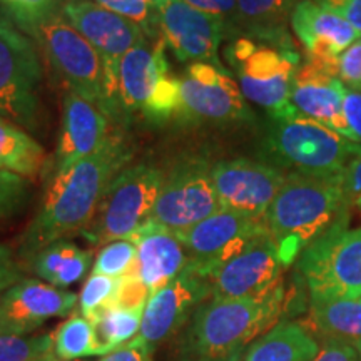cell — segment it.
<instances>
[{"label":"cell","instance_id":"1","mask_svg":"<svg viewBox=\"0 0 361 361\" xmlns=\"http://www.w3.org/2000/svg\"><path fill=\"white\" fill-rule=\"evenodd\" d=\"M133 154L126 135L114 129L97 152L52 176L37 214L22 236V258L29 259L42 247L82 233L96 216L107 188L128 168Z\"/></svg>","mask_w":361,"mask_h":361},{"label":"cell","instance_id":"2","mask_svg":"<svg viewBox=\"0 0 361 361\" xmlns=\"http://www.w3.org/2000/svg\"><path fill=\"white\" fill-rule=\"evenodd\" d=\"M350 202L343 174L313 176L290 171L264 216L284 268L298 261L316 239L348 221Z\"/></svg>","mask_w":361,"mask_h":361},{"label":"cell","instance_id":"3","mask_svg":"<svg viewBox=\"0 0 361 361\" xmlns=\"http://www.w3.org/2000/svg\"><path fill=\"white\" fill-rule=\"evenodd\" d=\"M283 308V283L263 296L209 298L196 310L184 331L180 360L239 361L252 341L279 323Z\"/></svg>","mask_w":361,"mask_h":361},{"label":"cell","instance_id":"4","mask_svg":"<svg viewBox=\"0 0 361 361\" xmlns=\"http://www.w3.org/2000/svg\"><path fill=\"white\" fill-rule=\"evenodd\" d=\"M179 101V79L169 74L162 39L135 45L106 72L102 111L119 124H166L178 116Z\"/></svg>","mask_w":361,"mask_h":361},{"label":"cell","instance_id":"5","mask_svg":"<svg viewBox=\"0 0 361 361\" xmlns=\"http://www.w3.org/2000/svg\"><path fill=\"white\" fill-rule=\"evenodd\" d=\"M224 59L238 79L243 96L261 107L271 121L298 114L291 104V90L300 54L250 37H234L226 47Z\"/></svg>","mask_w":361,"mask_h":361},{"label":"cell","instance_id":"6","mask_svg":"<svg viewBox=\"0 0 361 361\" xmlns=\"http://www.w3.org/2000/svg\"><path fill=\"white\" fill-rule=\"evenodd\" d=\"M264 146L269 161L279 169L313 176L343 174L361 151V142L350 141L301 114L271 121Z\"/></svg>","mask_w":361,"mask_h":361},{"label":"cell","instance_id":"7","mask_svg":"<svg viewBox=\"0 0 361 361\" xmlns=\"http://www.w3.org/2000/svg\"><path fill=\"white\" fill-rule=\"evenodd\" d=\"M164 176V171L151 161L129 164L107 188L96 216L80 234L101 246L129 239L151 216Z\"/></svg>","mask_w":361,"mask_h":361},{"label":"cell","instance_id":"8","mask_svg":"<svg viewBox=\"0 0 361 361\" xmlns=\"http://www.w3.org/2000/svg\"><path fill=\"white\" fill-rule=\"evenodd\" d=\"M40 85L37 44L0 16V117L34 130L40 117Z\"/></svg>","mask_w":361,"mask_h":361},{"label":"cell","instance_id":"9","mask_svg":"<svg viewBox=\"0 0 361 361\" xmlns=\"http://www.w3.org/2000/svg\"><path fill=\"white\" fill-rule=\"evenodd\" d=\"M29 35L69 92L102 109L106 69L92 44L62 13L42 22Z\"/></svg>","mask_w":361,"mask_h":361},{"label":"cell","instance_id":"10","mask_svg":"<svg viewBox=\"0 0 361 361\" xmlns=\"http://www.w3.org/2000/svg\"><path fill=\"white\" fill-rule=\"evenodd\" d=\"M298 268L311 296L361 300V228L335 226L306 247Z\"/></svg>","mask_w":361,"mask_h":361},{"label":"cell","instance_id":"11","mask_svg":"<svg viewBox=\"0 0 361 361\" xmlns=\"http://www.w3.org/2000/svg\"><path fill=\"white\" fill-rule=\"evenodd\" d=\"M179 90L176 121L180 124H238L255 119L238 82L223 66L189 64L179 79Z\"/></svg>","mask_w":361,"mask_h":361},{"label":"cell","instance_id":"12","mask_svg":"<svg viewBox=\"0 0 361 361\" xmlns=\"http://www.w3.org/2000/svg\"><path fill=\"white\" fill-rule=\"evenodd\" d=\"M211 168L204 157H183L164 176L161 192L149 221L180 231L221 209Z\"/></svg>","mask_w":361,"mask_h":361},{"label":"cell","instance_id":"13","mask_svg":"<svg viewBox=\"0 0 361 361\" xmlns=\"http://www.w3.org/2000/svg\"><path fill=\"white\" fill-rule=\"evenodd\" d=\"M284 266L269 233L247 241L241 250L206 274L211 298L236 300L268 295L281 284Z\"/></svg>","mask_w":361,"mask_h":361},{"label":"cell","instance_id":"14","mask_svg":"<svg viewBox=\"0 0 361 361\" xmlns=\"http://www.w3.org/2000/svg\"><path fill=\"white\" fill-rule=\"evenodd\" d=\"M288 173L271 162L239 159L219 161L211 168L221 209L264 219L271 202L283 188Z\"/></svg>","mask_w":361,"mask_h":361},{"label":"cell","instance_id":"15","mask_svg":"<svg viewBox=\"0 0 361 361\" xmlns=\"http://www.w3.org/2000/svg\"><path fill=\"white\" fill-rule=\"evenodd\" d=\"M264 233H268L264 219L250 218L228 209H219L191 228L174 231L191 259L189 268L202 278L241 250L247 241Z\"/></svg>","mask_w":361,"mask_h":361},{"label":"cell","instance_id":"16","mask_svg":"<svg viewBox=\"0 0 361 361\" xmlns=\"http://www.w3.org/2000/svg\"><path fill=\"white\" fill-rule=\"evenodd\" d=\"M159 11V37L180 62H219V47L229 35V25L219 17L188 6L183 0H166Z\"/></svg>","mask_w":361,"mask_h":361},{"label":"cell","instance_id":"17","mask_svg":"<svg viewBox=\"0 0 361 361\" xmlns=\"http://www.w3.org/2000/svg\"><path fill=\"white\" fill-rule=\"evenodd\" d=\"M209 298L211 286L207 279L188 268L180 276L151 293L135 338L154 353L157 346L191 322L196 310Z\"/></svg>","mask_w":361,"mask_h":361},{"label":"cell","instance_id":"18","mask_svg":"<svg viewBox=\"0 0 361 361\" xmlns=\"http://www.w3.org/2000/svg\"><path fill=\"white\" fill-rule=\"evenodd\" d=\"M79 296L40 279H20L0 295V336H30L52 318L71 314Z\"/></svg>","mask_w":361,"mask_h":361},{"label":"cell","instance_id":"19","mask_svg":"<svg viewBox=\"0 0 361 361\" xmlns=\"http://www.w3.org/2000/svg\"><path fill=\"white\" fill-rule=\"evenodd\" d=\"M346 87L338 79L336 59L306 57L300 64L291 90V104L298 114L322 123L343 137L356 142L343 116Z\"/></svg>","mask_w":361,"mask_h":361},{"label":"cell","instance_id":"20","mask_svg":"<svg viewBox=\"0 0 361 361\" xmlns=\"http://www.w3.org/2000/svg\"><path fill=\"white\" fill-rule=\"evenodd\" d=\"M61 13L92 44L102 59L106 72L130 49L149 40L141 27L133 20L107 11L92 0H66Z\"/></svg>","mask_w":361,"mask_h":361},{"label":"cell","instance_id":"21","mask_svg":"<svg viewBox=\"0 0 361 361\" xmlns=\"http://www.w3.org/2000/svg\"><path fill=\"white\" fill-rule=\"evenodd\" d=\"M112 133L114 128L111 126V119L101 107L67 92L62 109L61 135L51 164V178L97 152Z\"/></svg>","mask_w":361,"mask_h":361},{"label":"cell","instance_id":"22","mask_svg":"<svg viewBox=\"0 0 361 361\" xmlns=\"http://www.w3.org/2000/svg\"><path fill=\"white\" fill-rule=\"evenodd\" d=\"M129 239L137 250L134 271L151 293L180 276L191 264L186 247L174 231L152 221L147 219Z\"/></svg>","mask_w":361,"mask_h":361},{"label":"cell","instance_id":"23","mask_svg":"<svg viewBox=\"0 0 361 361\" xmlns=\"http://www.w3.org/2000/svg\"><path fill=\"white\" fill-rule=\"evenodd\" d=\"M290 25L306 57L336 59L361 37L353 25L316 0H300L291 13Z\"/></svg>","mask_w":361,"mask_h":361},{"label":"cell","instance_id":"24","mask_svg":"<svg viewBox=\"0 0 361 361\" xmlns=\"http://www.w3.org/2000/svg\"><path fill=\"white\" fill-rule=\"evenodd\" d=\"M300 0H238L231 25L234 37H250L281 49H295L288 32Z\"/></svg>","mask_w":361,"mask_h":361},{"label":"cell","instance_id":"25","mask_svg":"<svg viewBox=\"0 0 361 361\" xmlns=\"http://www.w3.org/2000/svg\"><path fill=\"white\" fill-rule=\"evenodd\" d=\"M318 353V341L303 324L281 322L252 341L239 361H313Z\"/></svg>","mask_w":361,"mask_h":361},{"label":"cell","instance_id":"26","mask_svg":"<svg viewBox=\"0 0 361 361\" xmlns=\"http://www.w3.org/2000/svg\"><path fill=\"white\" fill-rule=\"evenodd\" d=\"M27 261L35 276L61 290L84 279L94 266L92 252L67 239L42 247Z\"/></svg>","mask_w":361,"mask_h":361},{"label":"cell","instance_id":"27","mask_svg":"<svg viewBox=\"0 0 361 361\" xmlns=\"http://www.w3.org/2000/svg\"><path fill=\"white\" fill-rule=\"evenodd\" d=\"M47 154L20 126L0 117V171L32 179L44 173Z\"/></svg>","mask_w":361,"mask_h":361},{"label":"cell","instance_id":"28","mask_svg":"<svg viewBox=\"0 0 361 361\" xmlns=\"http://www.w3.org/2000/svg\"><path fill=\"white\" fill-rule=\"evenodd\" d=\"M310 310L314 326L328 338L348 343L361 340V300L311 296Z\"/></svg>","mask_w":361,"mask_h":361},{"label":"cell","instance_id":"29","mask_svg":"<svg viewBox=\"0 0 361 361\" xmlns=\"http://www.w3.org/2000/svg\"><path fill=\"white\" fill-rule=\"evenodd\" d=\"M54 355L61 360H80L89 356H101L96 329L80 313L72 314L54 333Z\"/></svg>","mask_w":361,"mask_h":361},{"label":"cell","instance_id":"30","mask_svg":"<svg viewBox=\"0 0 361 361\" xmlns=\"http://www.w3.org/2000/svg\"><path fill=\"white\" fill-rule=\"evenodd\" d=\"M144 308L124 310L111 308L102 311L97 318L92 319L94 329L99 345H101V356L111 353L126 343L133 341L139 335L142 323Z\"/></svg>","mask_w":361,"mask_h":361},{"label":"cell","instance_id":"31","mask_svg":"<svg viewBox=\"0 0 361 361\" xmlns=\"http://www.w3.org/2000/svg\"><path fill=\"white\" fill-rule=\"evenodd\" d=\"M66 0H0L6 17L29 35L35 27L61 13Z\"/></svg>","mask_w":361,"mask_h":361},{"label":"cell","instance_id":"32","mask_svg":"<svg viewBox=\"0 0 361 361\" xmlns=\"http://www.w3.org/2000/svg\"><path fill=\"white\" fill-rule=\"evenodd\" d=\"M119 284L121 278L90 274L79 295V313L92 322L102 311L114 308Z\"/></svg>","mask_w":361,"mask_h":361},{"label":"cell","instance_id":"33","mask_svg":"<svg viewBox=\"0 0 361 361\" xmlns=\"http://www.w3.org/2000/svg\"><path fill=\"white\" fill-rule=\"evenodd\" d=\"M137 250L133 239H117L107 243L94 259L92 273L111 278H123L134 268Z\"/></svg>","mask_w":361,"mask_h":361},{"label":"cell","instance_id":"34","mask_svg":"<svg viewBox=\"0 0 361 361\" xmlns=\"http://www.w3.org/2000/svg\"><path fill=\"white\" fill-rule=\"evenodd\" d=\"M107 11L133 20L144 30L149 40L156 42L159 37V11L142 0H92Z\"/></svg>","mask_w":361,"mask_h":361},{"label":"cell","instance_id":"35","mask_svg":"<svg viewBox=\"0 0 361 361\" xmlns=\"http://www.w3.org/2000/svg\"><path fill=\"white\" fill-rule=\"evenodd\" d=\"M52 348V335L0 336V361H35Z\"/></svg>","mask_w":361,"mask_h":361},{"label":"cell","instance_id":"36","mask_svg":"<svg viewBox=\"0 0 361 361\" xmlns=\"http://www.w3.org/2000/svg\"><path fill=\"white\" fill-rule=\"evenodd\" d=\"M30 196V183L22 176L0 171V221L24 209Z\"/></svg>","mask_w":361,"mask_h":361},{"label":"cell","instance_id":"37","mask_svg":"<svg viewBox=\"0 0 361 361\" xmlns=\"http://www.w3.org/2000/svg\"><path fill=\"white\" fill-rule=\"evenodd\" d=\"M151 296V291L142 281L141 276L135 273L134 268L126 276L121 278L119 291H117L114 308L139 310L146 308V303Z\"/></svg>","mask_w":361,"mask_h":361},{"label":"cell","instance_id":"38","mask_svg":"<svg viewBox=\"0 0 361 361\" xmlns=\"http://www.w3.org/2000/svg\"><path fill=\"white\" fill-rule=\"evenodd\" d=\"M338 79L346 89L361 92V37L338 57Z\"/></svg>","mask_w":361,"mask_h":361},{"label":"cell","instance_id":"39","mask_svg":"<svg viewBox=\"0 0 361 361\" xmlns=\"http://www.w3.org/2000/svg\"><path fill=\"white\" fill-rule=\"evenodd\" d=\"M183 2L197 8V11L223 19L229 25V35H231V25L234 16H236L238 0H183Z\"/></svg>","mask_w":361,"mask_h":361},{"label":"cell","instance_id":"40","mask_svg":"<svg viewBox=\"0 0 361 361\" xmlns=\"http://www.w3.org/2000/svg\"><path fill=\"white\" fill-rule=\"evenodd\" d=\"M313 361H361V358L351 343L328 338Z\"/></svg>","mask_w":361,"mask_h":361},{"label":"cell","instance_id":"41","mask_svg":"<svg viewBox=\"0 0 361 361\" xmlns=\"http://www.w3.org/2000/svg\"><path fill=\"white\" fill-rule=\"evenodd\" d=\"M343 116L346 124L355 135L356 142H361V92L360 90H345L343 97Z\"/></svg>","mask_w":361,"mask_h":361},{"label":"cell","instance_id":"42","mask_svg":"<svg viewBox=\"0 0 361 361\" xmlns=\"http://www.w3.org/2000/svg\"><path fill=\"white\" fill-rule=\"evenodd\" d=\"M99 361H152V351L146 345H142L137 338H134L133 341L126 343L121 348L101 356Z\"/></svg>","mask_w":361,"mask_h":361},{"label":"cell","instance_id":"43","mask_svg":"<svg viewBox=\"0 0 361 361\" xmlns=\"http://www.w3.org/2000/svg\"><path fill=\"white\" fill-rule=\"evenodd\" d=\"M316 2L338 13L361 34V0H316Z\"/></svg>","mask_w":361,"mask_h":361},{"label":"cell","instance_id":"44","mask_svg":"<svg viewBox=\"0 0 361 361\" xmlns=\"http://www.w3.org/2000/svg\"><path fill=\"white\" fill-rule=\"evenodd\" d=\"M343 186H345L346 196L350 197L351 202H355L361 196V151L343 171Z\"/></svg>","mask_w":361,"mask_h":361},{"label":"cell","instance_id":"45","mask_svg":"<svg viewBox=\"0 0 361 361\" xmlns=\"http://www.w3.org/2000/svg\"><path fill=\"white\" fill-rule=\"evenodd\" d=\"M20 279L24 278L16 255L7 245H0V283L16 284Z\"/></svg>","mask_w":361,"mask_h":361},{"label":"cell","instance_id":"46","mask_svg":"<svg viewBox=\"0 0 361 361\" xmlns=\"http://www.w3.org/2000/svg\"><path fill=\"white\" fill-rule=\"evenodd\" d=\"M35 361H82V360H61V358H57L56 355H54V351H49L47 355H44L42 358H39Z\"/></svg>","mask_w":361,"mask_h":361},{"label":"cell","instance_id":"47","mask_svg":"<svg viewBox=\"0 0 361 361\" xmlns=\"http://www.w3.org/2000/svg\"><path fill=\"white\" fill-rule=\"evenodd\" d=\"M142 2H146V4H149V6H152V7H156V8H159L162 4L166 2V0H142Z\"/></svg>","mask_w":361,"mask_h":361},{"label":"cell","instance_id":"48","mask_svg":"<svg viewBox=\"0 0 361 361\" xmlns=\"http://www.w3.org/2000/svg\"><path fill=\"white\" fill-rule=\"evenodd\" d=\"M351 345L355 346V350L358 351V355H360V358H361V340H358V341H353V343H351Z\"/></svg>","mask_w":361,"mask_h":361},{"label":"cell","instance_id":"49","mask_svg":"<svg viewBox=\"0 0 361 361\" xmlns=\"http://www.w3.org/2000/svg\"><path fill=\"white\" fill-rule=\"evenodd\" d=\"M11 286H12L11 283H0V295H2V293L6 291L7 288H11Z\"/></svg>","mask_w":361,"mask_h":361},{"label":"cell","instance_id":"50","mask_svg":"<svg viewBox=\"0 0 361 361\" xmlns=\"http://www.w3.org/2000/svg\"><path fill=\"white\" fill-rule=\"evenodd\" d=\"M355 204H356V206H358V209L361 211V196L358 197V200H356V201H355Z\"/></svg>","mask_w":361,"mask_h":361}]
</instances>
